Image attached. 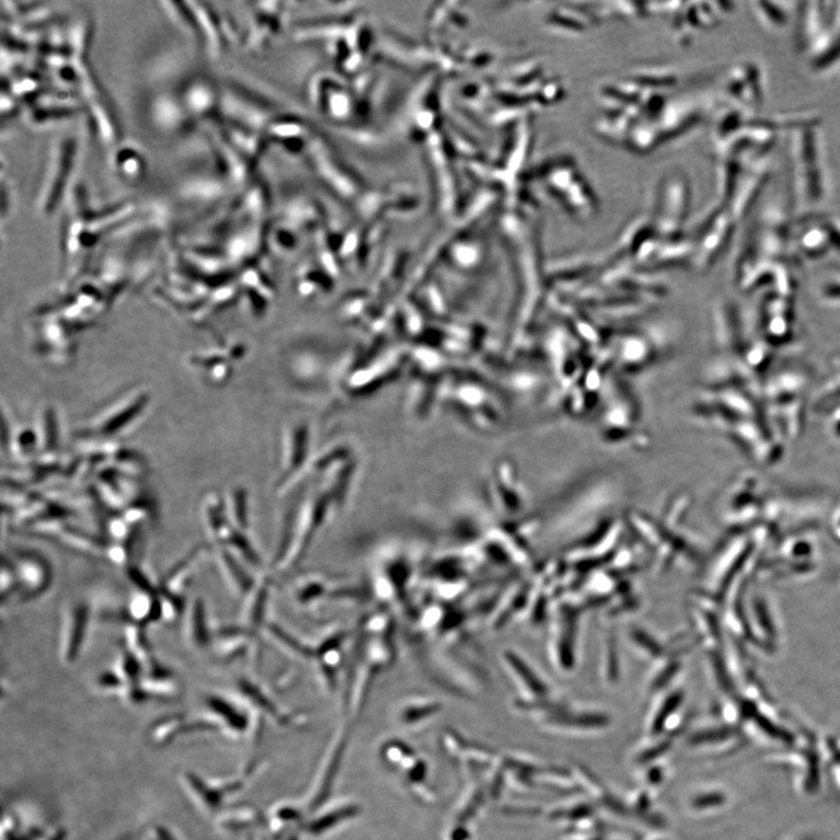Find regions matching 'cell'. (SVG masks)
Listing matches in <instances>:
<instances>
[{
  "label": "cell",
  "instance_id": "6",
  "mask_svg": "<svg viewBox=\"0 0 840 840\" xmlns=\"http://www.w3.org/2000/svg\"><path fill=\"white\" fill-rule=\"evenodd\" d=\"M91 612L84 602H70L64 613L60 630L59 657L64 665L77 663L85 641Z\"/></svg>",
  "mask_w": 840,
  "mask_h": 840
},
{
  "label": "cell",
  "instance_id": "21",
  "mask_svg": "<svg viewBox=\"0 0 840 840\" xmlns=\"http://www.w3.org/2000/svg\"><path fill=\"white\" fill-rule=\"evenodd\" d=\"M106 531L113 539L114 543H125L130 538L133 527L125 520L123 516H114L110 518L105 523Z\"/></svg>",
  "mask_w": 840,
  "mask_h": 840
},
{
  "label": "cell",
  "instance_id": "8",
  "mask_svg": "<svg viewBox=\"0 0 840 840\" xmlns=\"http://www.w3.org/2000/svg\"><path fill=\"white\" fill-rule=\"evenodd\" d=\"M183 636L187 647L194 652L203 653L211 648L214 631L209 628L206 605L202 598H195L187 606Z\"/></svg>",
  "mask_w": 840,
  "mask_h": 840
},
{
  "label": "cell",
  "instance_id": "12",
  "mask_svg": "<svg viewBox=\"0 0 840 840\" xmlns=\"http://www.w3.org/2000/svg\"><path fill=\"white\" fill-rule=\"evenodd\" d=\"M271 580L267 577L257 579L252 591L243 598L242 625L253 633L264 629V620L269 601Z\"/></svg>",
  "mask_w": 840,
  "mask_h": 840
},
{
  "label": "cell",
  "instance_id": "13",
  "mask_svg": "<svg viewBox=\"0 0 840 840\" xmlns=\"http://www.w3.org/2000/svg\"><path fill=\"white\" fill-rule=\"evenodd\" d=\"M140 687L150 699L154 695L159 699H171L181 691L177 676L166 667L157 664L156 660L146 668Z\"/></svg>",
  "mask_w": 840,
  "mask_h": 840
},
{
  "label": "cell",
  "instance_id": "1",
  "mask_svg": "<svg viewBox=\"0 0 840 840\" xmlns=\"http://www.w3.org/2000/svg\"><path fill=\"white\" fill-rule=\"evenodd\" d=\"M795 48L814 73L840 64V2H806L796 9Z\"/></svg>",
  "mask_w": 840,
  "mask_h": 840
},
{
  "label": "cell",
  "instance_id": "4",
  "mask_svg": "<svg viewBox=\"0 0 840 840\" xmlns=\"http://www.w3.org/2000/svg\"><path fill=\"white\" fill-rule=\"evenodd\" d=\"M727 110L756 116L764 100L762 71L756 64L744 62L730 68L723 85Z\"/></svg>",
  "mask_w": 840,
  "mask_h": 840
},
{
  "label": "cell",
  "instance_id": "10",
  "mask_svg": "<svg viewBox=\"0 0 840 840\" xmlns=\"http://www.w3.org/2000/svg\"><path fill=\"white\" fill-rule=\"evenodd\" d=\"M254 637L255 633L243 625H225L214 631L210 651L221 660L237 659L249 652L250 643L254 641Z\"/></svg>",
  "mask_w": 840,
  "mask_h": 840
},
{
  "label": "cell",
  "instance_id": "9",
  "mask_svg": "<svg viewBox=\"0 0 840 840\" xmlns=\"http://www.w3.org/2000/svg\"><path fill=\"white\" fill-rule=\"evenodd\" d=\"M210 551H212V545L210 544L195 546L188 555L168 572L160 588L165 589L170 594L184 597V592L191 584L196 568L199 567L202 561Z\"/></svg>",
  "mask_w": 840,
  "mask_h": 840
},
{
  "label": "cell",
  "instance_id": "19",
  "mask_svg": "<svg viewBox=\"0 0 840 840\" xmlns=\"http://www.w3.org/2000/svg\"><path fill=\"white\" fill-rule=\"evenodd\" d=\"M264 631L281 651L289 653V655L301 658H311L315 655L312 649L302 646L300 641L289 636L288 633L277 628L276 624L264 625Z\"/></svg>",
  "mask_w": 840,
  "mask_h": 840
},
{
  "label": "cell",
  "instance_id": "14",
  "mask_svg": "<svg viewBox=\"0 0 840 840\" xmlns=\"http://www.w3.org/2000/svg\"><path fill=\"white\" fill-rule=\"evenodd\" d=\"M128 617L130 622L142 625L162 621V607H160L159 595L136 591L128 605Z\"/></svg>",
  "mask_w": 840,
  "mask_h": 840
},
{
  "label": "cell",
  "instance_id": "5",
  "mask_svg": "<svg viewBox=\"0 0 840 840\" xmlns=\"http://www.w3.org/2000/svg\"><path fill=\"white\" fill-rule=\"evenodd\" d=\"M23 601L38 599L45 595L53 582V572L46 559L37 552L22 550L14 553L11 561Z\"/></svg>",
  "mask_w": 840,
  "mask_h": 840
},
{
  "label": "cell",
  "instance_id": "3",
  "mask_svg": "<svg viewBox=\"0 0 840 840\" xmlns=\"http://www.w3.org/2000/svg\"><path fill=\"white\" fill-rule=\"evenodd\" d=\"M791 242L808 257L840 252V221L824 212L804 214L790 222Z\"/></svg>",
  "mask_w": 840,
  "mask_h": 840
},
{
  "label": "cell",
  "instance_id": "15",
  "mask_svg": "<svg viewBox=\"0 0 840 840\" xmlns=\"http://www.w3.org/2000/svg\"><path fill=\"white\" fill-rule=\"evenodd\" d=\"M125 646L146 668L153 663L151 643L142 625L129 622L124 631Z\"/></svg>",
  "mask_w": 840,
  "mask_h": 840
},
{
  "label": "cell",
  "instance_id": "2",
  "mask_svg": "<svg viewBox=\"0 0 840 840\" xmlns=\"http://www.w3.org/2000/svg\"><path fill=\"white\" fill-rule=\"evenodd\" d=\"M818 127V118L814 116L790 133L794 193L803 206L818 205L827 194Z\"/></svg>",
  "mask_w": 840,
  "mask_h": 840
},
{
  "label": "cell",
  "instance_id": "20",
  "mask_svg": "<svg viewBox=\"0 0 840 840\" xmlns=\"http://www.w3.org/2000/svg\"><path fill=\"white\" fill-rule=\"evenodd\" d=\"M229 522L235 530L246 532L249 528V514L246 494L242 491L232 492L226 502Z\"/></svg>",
  "mask_w": 840,
  "mask_h": 840
},
{
  "label": "cell",
  "instance_id": "16",
  "mask_svg": "<svg viewBox=\"0 0 840 840\" xmlns=\"http://www.w3.org/2000/svg\"><path fill=\"white\" fill-rule=\"evenodd\" d=\"M59 538L67 546L87 553V555H103L108 549L96 536L68 526L61 531Z\"/></svg>",
  "mask_w": 840,
  "mask_h": 840
},
{
  "label": "cell",
  "instance_id": "23",
  "mask_svg": "<svg viewBox=\"0 0 840 840\" xmlns=\"http://www.w3.org/2000/svg\"><path fill=\"white\" fill-rule=\"evenodd\" d=\"M20 592V585H18V578L15 575L14 567L10 562L4 560L2 565V599L3 603L8 599H12L14 595H18Z\"/></svg>",
  "mask_w": 840,
  "mask_h": 840
},
{
  "label": "cell",
  "instance_id": "22",
  "mask_svg": "<svg viewBox=\"0 0 840 840\" xmlns=\"http://www.w3.org/2000/svg\"><path fill=\"white\" fill-rule=\"evenodd\" d=\"M130 582L135 585L137 591L150 595H159L160 587L157 586L147 572L140 567H131L128 571Z\"/></svg>",
  "mask_w": 840,
  "mask_h": 840
},
{
  "label": "cell",
  "instance_id": "7",
  "mask_svg": "<svg viewBox=\"0 0 840 840\" xmlns=\"http://www.w3.org/2000/svg\"><path fill=\"white\" fill-rule=\"evenodd\" d=\"M202 518L212 546H223L235 532L229 522L226 499L218 492L207 493L202 502Z\"/></svg>",
  "mask_w": 840,
  "mask_h": 840
},
{
  "label": "cell",
  "instance_id": "11",
  "mask_svg": "<svg viewBox=\"0 0 840 840\" xmlns=\"http://www.w3.org/2000/svg\"><path fill=\"white\" fill-rule=\"evenodd\" d=\"M214 555L226 585L237 597H245L254 587L257 579L250 576L243 562L222 546H212Z\"/></svg>",
  "mask_w": 840,
  "mask_h": 840
},
{
  "label": "cell",
  "instance_id": "24",
  "mask_svg": "<svg viewBox=\"0 0 840 840\" xmlns=\"http://www.w3.org/2000/svg\"><path fill=\"white\" fill-rule=\"evenodd\" d=\"M129 551L130 549L125 546L124 543H114L106 549L105 555L114 565L127 566L130 561Z\"/></svg>",
  "mask_w": 840,
  "mask_h": 840
},
{
  "label": "cell",
  "instance_id": "17",
  "mask_svg": "<svg viewBox=\"0 0 840 840\" xmlns=\"http://www.w3.org/2000/svg\"><path fill=\"white\" fill-rule=\"evenodd\" d=\"M113 671L125 687H139L146 672V666L130 652L125 649L117 656Z\"/></svg>",
  "mask_w": 840,
  "mask_h": 840
},
{
  "label": "cell",
  "instance_id": "18",
  "mask_svg": "<svg viewBox=\"0 0 840 840\" xmlns=\"http://www.w3.org/2000/svg\"><path fill=\"white\" fill-rule=\"evenodd\" d=\"M790 3H756L759 21L771 30H782L791 20Z\"/></svg>",
  "mask_w": 840,
  "mask_h": 840
}]
</instances>
